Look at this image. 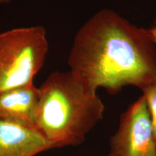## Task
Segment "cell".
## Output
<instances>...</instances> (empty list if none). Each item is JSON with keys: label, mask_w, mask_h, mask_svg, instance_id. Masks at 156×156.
<instances>
[{"label": "cell", "mask_w": 156, "mask_h": 156, "mask_svg": "<svg viewBox=\"0 0 156 156\" xmlns=\"http://www.w3.org/2000/svg\"><path fill=\"white\" fill-rule=\"evenodd\" d=\"M148 30L101 9L76 34L68 64L93 90L116 94L126 85L145 90L156 83V49Z\"/></svg>", "instance_id": "6da1fadb"}, {"label": "cell", "mask_w": 156, "mask_h": 156, "mask_svg": "<svg viewBox=\"0 0 156 156\" xmlns=\"http://www.w3.org/2000/svg\"><path fill=\"white\" fill-rule=\"evenodd\" d=\"M36 128L55 148L82 145L103 118L96 91L71 71L51 73L39 87Z\"/></svg>", "instance_id": "7a4b0ae2"}, {"label": "cell", "mask_w": 156, "mask_h": 156, "mask_svg": "<svg viewBox=\"0 0 156 156\" xmlns=\"http://www.w3.org/2000/svg\"><path fill=\"white\" fill-rule=\"evenodd\" d=\"M48 51L46 30L41 25L0 33V93L34 85Z\"/></svg>", "instance_id": "3957f363"}, {"label": "cell", "mask_w": 156, "mask_h": 156, "mask_svg": "<svg viewBox=\"0 0 156 156\" xmlns=\"http://www.w3.org/2000/svg\"><path fill=\"white\" fill-rule=\"evenodd\" d=\"M109 144L108 156H156V140L143 95L122 114Z\"/></svg>", "instance_id": "277c9868"}, {"label": "cell", "mask_w": 156, "mask_h": 156, "mask_svg": "<svg viewBox=\"0 0 156 156\" xmlns=\"http://www.w3.org/2000/svg\"><path fill=\"white\" fill-rule=\"evenodd\" d=\"M52 149L36 128L0 118V156H36Z\"/></svg>", "instance_id": "5b68a950"}, {"label": "cell", "mask_w": 156, "mask_h": 156, "mask_svg": "<svg viewBox=\"0 0 156 156\" xmlns=\"http://www.w3.org/2000/svg\"><path fill=\"white\" fill-rule=\"evenodd\" d=\"M40 98L34 84L0 93V118L36 128Z\"/></svg>", "instance_id": "8992f818"}, {"label": "cell", "mask_w": 156, "mask_h": 156, "mask_svg": "<svg viewBox=\"0 0 156 156\" xmlns=\"http://www.w3.org/2000/svg\"><path fill=\"white\" fill-rule=\"evenodd\" d=\"M142 92H143L142 95L145 97L148 110L151 114L154 135L156 140V83Z\"/></svg>", "instance_id": "52a82bcc"}, {"label": "cell", "mask_w": 156, "mask_h": 156, "mask_svg": "<svg viewBox=\"0 0 156 156\" xmlns=\"http://www.w3.org/2000/svg\"><path fill=\"white\" fill-rule=\"evenodd\" d=\"M148 31H149L150 34H151V36L152 39H153V42L156 44V23L151 28L148 30Z\"/></svg>", "instance_id": "ba28073f"}, {"label": "cell", "mask_w": 156, "mask_h": 156, "mask_svg": "<svg viewBox=\"0 0 156 156\" xmlns=\"http://www.w3.org/2000/svg\"><path fill=\"white\" fill-rule=\"evenodd\" d=\"M13 0H0V5H6L10 3Z\"/></svg>", "instance_id": "9c48e42d"}]
</instances>
